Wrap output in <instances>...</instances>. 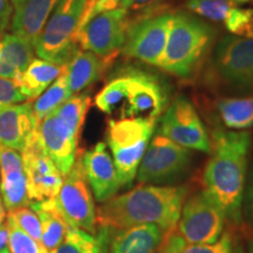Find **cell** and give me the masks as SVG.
Masks as SVG:
<instances>
[{
    "label": "cell",
    "mask_w": 253,
    "mask_h": 253,
    "mask_svg": "<svg viewBox=\"0 0 253 253\" xmlns=\"http://www.w3.org/2000/svg\"><path fill=\"white\" fill-rule=\"evenodd\" d=\"M6 223L8 226V251L9 253H48L42 244L28 236L19 227L7 214Z\"/></svg>",
    "instance_id": "cell-30"
},
{
    "label": "cell",
    "mask_w": 253,
    "mask_h": 253,
    "mask_svg": "<svg viewBox=\"0 0 253 253\" xmlns=\"http://www.w3.org/2000/svg\"><path fill=\"white\" fill-rule=\"evenodd\" d=\"M122 82V97L116 115L122 118L157 119L166 110L169 93L156 75L129 68L118 74Z\"/></svg>",
    "instance_id": "cell-6"
},
{
    "label": "cell",
    "mask_w": 253,
    "mask_h": 253,
    "mask_svg": "<svg viewBox=\"0 0 253 253\" xmlns=\"http://www.w3.org/2000/svg\"><path fill=\"white\" fill-rule=\"evenodd\" d=\"M164 235L166 232L156 225L113 230L108 253H157Z\"/></svg>",
    "instance_id": "cell-19"
},
{
    "label": "cell",
    "mask_w": 253,
    "mask_h": 253,
    "mask_svg": "<svg viewBox=\"0 0 253 253\" xmlns=\"http://www.w3.org/2000/svg\"><path fill=\"white\" fill-rule=\"evenodd\" d=\"M221 122L232 130H246L253 126V95L245 97H223L216 102Z\"/></svg>",
    "instance_id": "cell-25"
},
{
    "label": "cell",
    "mask_w": 253,
    "mask_h": 253,
    "mask_svg": "<svg viewBox=\"0 0 253 253\" xmlns=\"http://www.w3.org/2000/svg\"><path fill=\"white\" fill-rule=\"evenodd\" d=\"M240 6L239 0H188L186 2L189 11L216 23H224L231 9Z\"/></svg>",
    "instance_id": "cell-29"
},
{
    "label": "cell",
    "mask_w": 253,
    "mask_h": 253,
    "mask_svg": "<svg viewBox=\"0 0 253 253\" xmlns=\"http://www.w3.org/2000/svg\"><path fill=\"white\" fill-rule=\"evenodd\" d=\"M131 19L122 8L95 15L77 32L79 48L94 53L101 58L114 59L121 52Z\"/></svg>",
    "instance_id": "cell-11"
},
{
    "label": "cell",
    "mask_w": 253,
    "mask_h": 253,
    "mask_svg": "<svg viewBox=\"0 0 253 253\" xmlns=\"http://www.w3.org/2000/svg\"><path fill=\"white\" fill-rule=\"evenodd\" d=\"M121 1L122 0H97V1H95L91 6H87V7L84 8V15H82L81 18L78 31L80 30V28L84 26L87 21H89L91 18H94L95 15L103 13V12H107V11H112V9L119 8Z\"/></svg>",
    "instance_id": "cell-34"
},
{
    "label": "cell",
    "mask_w": 253,
    "mask_h": 253,
    "mask_svg": "<svg viewBox=\"0 0 253 253\" xmlns=\"http://www.w3.org/2000/svg\"><path fill=\"white\" fill-rule=\"evenodd\" d=\"M26 100L15 80L0 78V109L15 103H23Z\"/></svg>",
    "instance_id": "cell-33"
},
{
    "label": "cell",
    "mask_w": 253,
    "mask_h": 253,
    "mask_svg": "<svg viewBox=\"0 0 253 253\" xmlns=\"http://www.w3.org/2000/svg\"><path fill=\"white\" fill-rule=\"evenodd\" d=\"M11 2L13 7L12 33L34 46L59 0H11Z\"/></svg>",
    "instance_id": "cell-17"
},
{
    "label": "cell",
    "mask_w": 253,
    "mask_h": 253,
    "mask_svg": "<svg viewBox=\"0 0 253 253\" xmlns=\"http://www.w3.org/2000/svg\"><path fill=\"white\" fill-rule=\"evenodd\" d=\"M30 207L39 217L41 224V244L50 253L61 244L69 225L55 203V199L31 202Z\"/></svg>",
    "instance_id": "cell-23"
},
{
    "label": "cell",
    "mask_w": 253,
    "mask_h": 253,
    "mask_svg": "<svg viewBox=\"0 0 253 253\" xmlns=\"http://www.w3.org/2000/svg\"><path fill=\"white\" fill-rule=\"evenodd\" d=\"M38 125L30 101L4 107L0 109V144L21 151Z\"/></svg>",
    "instance_id": "cell-18"
},
{
    "label": "cell",
    "mask_w": 253,
    "mask_h": 253,
    "mask_svg": "<svg viewBox=\"0 0 253 253\" xmlns=\"http://www.w3.org/2000/svg\"><path fill=\"white\" fill-rule=\"evenodd\" d=\"M190 149L157 132L142 157L136 178L140 184L163 185L176 182L188 172Z\"/></svg>",
    "instance_id": "cell-8"
},
{
    "label": "cell",
    "mask_w": 253,
    "mask_h": 253,
    "mask_svg": "<svg viewBox=\"0 0 253 253\" xmlns=\"http://www.w3.org/2000/svg\"><path fill=\"white\" fill-rule=\"evenodd\" d=\"M0 253H9V251H8V250H7V249H5V250H4V251H1V252H0Z\"/></svg>",
    "instance_id": "cell-44"
},
{
    "label": "cell",
    "mask_w": 253,
    "mask_h": 253,
    "mask_svg": "<svg viewBox=\"0 0 253 253\" xmlns=\"http://www.w3.org/2000/svg\"><path fill=\"white\" fill-rule=\"evenodd\" d=\"M90 103L91 100L89 95L75 94L69 97L54 114L73 134L80 138L82 126L89 110Z\"/></svg>",
    "instance_id": "cell-28"
},
{
    "label": "cell",
    "mask_w": 253,
    "mask_h": 253,
    "mask_svg": "<svg viewBox=\"0 0 253 253\" xmlns=\"http://www.w3.org/2000/svg\"><path fill=\"white\" fill-rule=\"evenodd\" d=\"M8 245V226L7 223L0 226V252L4 251Z\"/></svg>",
    "instance_id": "cell-39"
},
{
    "label": "cell",
    "mask_w": 253,
    "mask_h": 253,
    "mask_svg": "<svg viewBox=\"0 0 253 253\" xmlns=\"http://www.w3.org/2000/svg\"><path fill=\"white\" fill-rule=\"evenodd\" d=\"M72 96L68 88L67 75L62 74L53 82L36 101L32 103V109L37 121L41 122L43 119L53 115L63 103Z\"/></svg>",
    "instance_id": "cell-27"
},
{
    "label": "cell",
    "mask_w": 253,
    "mask_h": 253,
    "mask_svg": "<svg viewBox=\"0 0 253 253\" xmlns=\"http://www.w3.org/2000/svg\"><path fill=\"white\" fill-rule=\"evenodd\" d=\"M188 188L141 184L114 196L96 211L99 226L123 230L140 225H156L164 232L175 229Z\"/></svg>",
    "instance_id": "cell-1"
},
{
    "label": "cell",
    "mask_w": 253,
    "mask_h": 253,
    "mask_svg": "<svg viewBox=\"0 0 253 253\" xmlns=\"http://www.w3.org/2000/svg\"><path fill=\"white\" fill-rule=\"evenodd\" d=\"M242 213L243 217L253 227V167L250 170L248 178H246L244 197H243Z\"/></svg>",
    "instance_id": "cell-36"
},
{
    "label": "cell",
    "mask_w": 253,
    "mask_h": 253,
    "mask_svg": "<svg viewBox=\"0 0 253 253\" xmlns=\"http://www.w3.org/2000/svg\"><path fill=\"white\" fill-rule=\"evenodd\" d=\"M21 157L31 202L55 198L62 185L63 176L43 149L37 128L21 150Z\"/></svg>",
    "instance_id": "cell-13"
},
{
    "label": "cell",
    "mask_w": 253,
    "mask_h": 253,
    "mask_svg": "<svg viewBox=\"0 0 253 253\" xmlns=\"http://www.w3.org/2000/svg\"><path fill=\"white\" fill-rule=\"evenodd\" d=\"M88 0H59L34 43L40 59L67 66L80 50L75 41Z\"/></svg>",
    "instance_id": "cell-5"
},
{
    "label": "cell",
    "mask_w": 253,
    "mask_h": 253,
    "mask_svg": "<svg viewBox=\"0 0 253 253\" xmlns=\"http://www.w3.org/2000/svg\"><path fill=\"white\" fill-rule=\"evenodd\" d=\"M185 244L184 239L182 238V236L175 227V229L166 232L157 253H181Z\"/></svg>",
    "instance_id": "cell-35"
},
{
    "label": "cell",
    "mask_w": 253,
    "mask_h": 253,
    "mask_svg": "<svg viewBox=\"0 0 253 253\" xmlns=\"http://www.w3.org/2000/svg\"><path fill=\"white\" fill-rule=\"evenodd\" d=\"M232 253H244V249H243L242 245L237 244V245H235V249H233Z\"/></svg>",
    "instance_id": "cell-41"
},
{
    "label": "cell",
    "mask_w": 253,
    "mask_h": 253,
    "mask_svg": "<svg viewBox=\"0 0 253 253\" xmlns=\"http://www.w3.org/2000/svg\"><path fill=\"white\" fill-rule=\"evenodd\" d=\"M43 149L58 168L60 173L65 177L71 171L78 158L77 136L56 118L55 114L43 119L37 126Z\"/></svg>",
    "instance_id": "cell-16"
},
{
    "label": "cell",
    "mask_w": 253,
    "mask_h": 253,
    "mask_svg": "<svg viewBox=\"0 0 253 253\" xmlns=\"http://www.w3.org/2000/svg\"><path fill=\"white\" fill-rule=\"evenodd\" d=\"M12 14L13 7L11 0H0V34L5 33L6 30L11 26Z\"/></svg>",
    "instance_id": "cell-38"
},
{
    "label": "cell",
    "mask_w": 253,
    "mask_h": 253,
    "mask_svg": "<svg viewBox=\"0 0 253 253\" xmlns=\"http://www.w3.org/2000/svg\"><path fill=\"white\" fill-rule=\"evenodd\" d=\"M84 175L97 202L104 203L122 188L113 157L104 142L94 145L81 156Z\"/></svg>",
    "instance_id": "cell-15"
},
{
    "label": "cell",
    "mask_w": 253,
    "mask_h": 253,
    "mask_svg": "<svg viewBox=\"0 0 253 253\" xmlns=\"http://www.w3.org/2000/svg\"><path fill=\"white\" fill-rule=\"evenodd\" d=\"M157 119H112L107 126V144L113 155L121 186L129 188L156 129Z\"/></svg>",
    "instance_id": "cell-4"
},
{
    "label": "cell",
    "mask_w": 253,
    "mask_h": 253,
    "mask_svg": "<svg viewBox=\"0 0 253 253\" xmlns=\"http://www.w3.org/2000/svg\"><path fill=\"white\" fill-rule=\"evenodd\" d=\"M248 253H253V238L249 239L248 242Z\"/></svg>",
    "instance_id": "cell-42"
},
{
    "label": "cell",
    "mask_w": 253,
    "mask_h": 253,
    "mask_svg": "<svg viewBox=\"0 0 253 253\" xmlns=\"http://www.w3.org/2000/svg\"><path fill=\"white\" fill-rule=\"evenodd\" d=\"M226 216L220 204L207 190L185 198L177 231L186 244H212L223 235Z\"/></svg>",
    "instance_id": "cell-7"
},
{
    "label": "cell",
    "mask_w": 253,
    "mask_h": 253,
    "mask_svg": "<svg viewBox=\"0 0 253 253\" xmlns=\"http://www.w3.org/2000/svg\"><path fill=\"white\" fill-rule=\"evenodd\" d=\"M66 71V65H59L43 59H33L15 82L26 100L31 101L40 96L56 79L65 74Z\"/></svg>",
    "instance_id": "cell-22"
},
{
    "label": "cell",
    "mask_w": 253,
    "mask_h": 253,
    "mask_svg": "<svg viewBox=\"0 0 253 253\" xmlns=\"http://www.w3.org/2000/svg\"><path fill=\"white\" fill-rule=\"evenodd\" d=\"M235 242L231 231H224L223 235L212 244H185L181 253H232Z\"/></svg>",
    "instance_id": "cell-32"
},
{
    "label": "cell",
    "mask_w": 253,
    "mask_h": 253,
    "mask_svg": "<svg viewBox=\"0 0 253 253\" xmlns=\"http://www.w3.org/2000/svg\"><path fill=\"white\" fill-rule=\"evenodd\" d=\"M171 20L170 12L148 13L131 20L121 52L129 58L160 67Z\"/></svg>",
    "instance_id": "cell-10"
},
{
    "label": "cell",
    "mask_w": 253,
    "mask_h": 253,
    "mask_svg": "<svg viewBox=\"0 0 253 253\" xmlns=\"http://www.w3.org/2000/svg\"><path fill=\"white\" fill-rule=\"evenodd\" d=\"M213 69L227 87L253 91V39L226 36L217 43L212 59Z\"/></svg>",
    "instance_id": "cell-12"
},
{
    "label": "cell",
    "mask_w": 253,
    "mask_h": 253,
    "mask_svg": "<svg viewBox=\"0 0 253 253\" xmlns=\"http://www.w3.org/2000/svg\"><path fill=\"white\" fill-rule=\"evenodd\" d=\"M6 211H5V205L2 203V199H1V196H0V226L4 225L6 223Z\"/></svg>",
    "instance_id": "cell-40"
},
{
    "label": "cell",
    "mask_w": 253,
    "mask_h": 253,
    "mask_svg": "<svg viewBox=\"0 0 253 253\" xmlns=\"http://www.w3.org/2000/svg\"><path fill=\"white\" fill-rule=\"evenodd\" d=\"M54 199L69 226L91 235L96 233V210L81 157L77 158L71 171L63 177L62 185Z\"/></svg>",
    "instance_id": "cell-9"
},
{
    "label": "cell",
    "mask_w": 253,
    "mask_h": 253,
    "mask_svg": "<svg viewBox=\"0 0 253 253\" xmlns=\"http://www.w3.org/2000/svg\"><path fill=\"white\" fill-rule=\"evenodd\" d=\"M8 216L15 221V224L25 231L28 236L41 243V224L38 214L32 208L24 207L17 210L9 211Z\"/></svg>",
    "instance_id": "cell-31"
},
{
    "label": "cell",
    "mask_w": 253,
    "mask_h": 253,
    "mask_svg": "<svg viewBox=\"0 0 253 253\" xmlns=\"http://www.w3.org/2000/svg\"><path fill=\"white\" fill-rule=\"evenodd\" d=\"M112 233L106 226L97 227L95 235L69 226L61 244L50 253H108Z\"/></svg>",
    "instance_id": "cell-24"
},
{
    "label": "cell",
    "mask_w": 253,
    "mask_h": 253,
    "mask_svg": "<svg viewBox=\"0 0 253 253\" xmlns=\"http://www.w3.org/2000/svg\"><path fill=\"white\" fill-rule=\"evenodd\" d=\"M34 55L30 41L14 33L0 34V78L17 80Z\"/></svg>",
    "instance_id": "cell-20"
},
{
    "label": "cell",
    "mask_w": 253,
    "mask_h": 253,
    "mask_svg": "<svg viewBox=\"0 0 253 253\" xmlns=\"http://www.w3.org/2000/svg\"><path fill=\"white\" fill-rule=\"evenodd\" d=\"M0 181H1V172H0Z\"/></svg>",
    "instance_id": "cell-46"
},
{
    "label": "cell",
    "mask_w": 253,
    "mask_h": 253,
    "mask_svg": "<svg viewBox=\"0 0 253 253\" xmlns=\"http://www.w3.org/2000/svg\"><path fill=\"white\" fill-rule=\"evenodd\" d=\"M211 140V156L203 171L204 190L216 199L233 224L242 223V205L252 136L245 130L216 129Z\"/></svg>",
    "instance_id": "cell-2"
},
{
    "label": "cell",
    "mask_w": 253,
    "mask_h": 253,
    "mask_svg": "<svg viewBox=\"0 0 253 253\" xmlns=\"http://www.w3.org/2000/svg\"><path fill=\"white\" fill-rule=\"evenodd\" d=\"M214 37L213 28L195 15L172 14L160 68L179 79L191 78L208 55Z\"/></svg>",
    "instance_id": "cell-3"
},
{
    "label": "cell",
    "mask_w": 253,
    "mask_h": 253,
    "mask_svg": "<svg viewBox=\"0 0 253 253\" xmlns=\"http://www.w3.org/2000/svg\"><path fill=\"white\" fill-rule=\"evenodd\" d=\"M95 1H97V0H88V1H87V6H91V5L94 4ZM87 6H86V7H87Z\"/></svg>",
    "instance_id": "cell-43"
},
{
    "label": "cell",
    "mask_w": 253,
    "mask_h": 253,
    "mask_svg": "<svg viewBox=\"0 0 253 253\" xmlns=\"http://www.w3.org/2000/svg\"><path fill=\"white\" fill-rule=\"evenodd\" d=\"M160 132L186 149L210 153L211 140L192 103L178 96L161 119Z\"/></svg>",
    "instance_id": "cell-14"
},
{
    "label": "cell",
    "mask_w": 253,
    "mask_h": 253,
    "mask_svg": "<svg viewBox=\"0 0 253 253\" xmlns=\"http://www.w3.org/2000/svg\"><path fill=\"white\" fill-rule=\"evenodd\" d=\"M0 192L7 211L30 207L31 199L27 194V182L24 168L1 172Z\"/></svg>",
    "instance_id": "cell-26"
},
{
    "label": "cell",
    "mask_w": 253,
    "mask_h": 253,
    "mask_svg": "<svg viewBox=\"0 0 253 253\" xmlns=\"http://www.w3.org/2000/svg\"><path fill=\"white\" fill-rule=\"evenodd\" d=\"M160 1L162 0H122L120 8L125 9L128 13L129 12L144 11V9L154 7Z\"/></svg>",
    "instance_id": "cell-37"
},
{
    "label": "cell",
    "mask_w": 253,
    "mask_h": 253,
    "mask_svg": "<svg viewBox=\"0 0 253 253\" xmlns=\"http://www.w3.org/2000/svg\"><path fill=\"white\" fill-rule=\"evenodd\" d=\"M249 4H252V5H253V0H250V1H249Z\"/></svg>",
    "instance_id": "cell-45"
},
{
    "label": "cell",
    "mask_w": 253,
    "mask_h": 253,
    "mask_svg": "<svg viewBox=\"0 0 253 253\" xmlns=\"http://www.w3.org/2000/svg\"><path fill=\"white\" fill-rule=\"evenodd\" d=\"M113 59L101 58V56L80 49L77 55L67 65V82L72 96L80 94L84 88L90 86L102 77L107 66L110 65Z\"/></svg>",
    "instance_id": "cell-21"
}]
</instances>
